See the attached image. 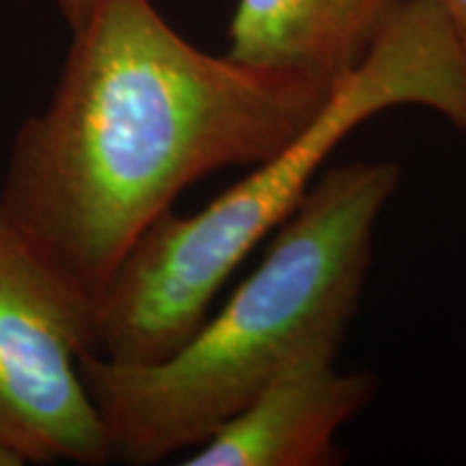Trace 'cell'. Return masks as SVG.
I'll use <instances>...</instances> for the list:
<instances>
[{"label":"cell","instance_id":"obj_1","mask_svg":"<svg viewBox=\"0 0 466 466\" xmlns=\"http://www.w3.org/2000/svg\"><path fill=\"white\" fill-rule=\"evenodd\" d=\"M69 31L50 102L11 145L0 220L91 302L186 188L272 158L337 85L208 55L151 0H89Z\"/></svg>","mask_w":466,"mask_h":466},{"label":"cell","instance_id":"obj_2","mask_svg":"<svg viewBox=\"0 0 466 466\" xmlns=\"http://www.w3.org/2000/svg\"><path fill=\"white\" fill-rule=\"evenodd\" d=\"M400 179L395 162L319 175L258 270L168 359L124 365L85 350L80 374L113 460L156 464L199 447L302 350L341 346L374 258V227Z\"/></svg>","mask_w":466,"mask_h":466},{"label":"cell","instance_id":"obj_3","mask_svg":"<svg viewBox=\"0 0 466 466\" xmlns=\"http://www.w3.org/2000/svg\"><path fill=\"white\" fill-rule=\"evenodd\" d=\"M398 106L434 110L466 137V50L430 0H398L363 61L281 151L201 212L168 209L137 238L93 299V352L124 365L177 352L233 270L296 212L339 143Z\"/></svg>","mask_w":466,"mask_h":466},{"label":"cell","instance_id":"obj_4","mask_svg":"<svg viewBox=\"0 0 466 466\" xmlns=\"http://www.w3.org/2000/svg\"><path fill=\"white\" fill-rule=\"evenodd\" d=\"M91 309L0 220V442L25 464L113 460L80 374Z\"/></svg>","mask_w":466,"mask_h":466},{"label":"cell","instance_id":"obj_5","mask_svg":"<svg viewBox=\"0 0 466 466\" xmlns=\"http://www.w3.org/2000/svg\"><path fill=\"white\" fill-rule=\"evenodd\" d=\"M337 352L339 343H316L289 359L182 464H339L335 436L371 400L378 380L365 371L337 370Z\"/></svg>","mask_w":466,"mask_h":466},{"label":"cell","instance_id":"obj_6","mask_svg":"<svg viewBox=\"0 0 466 466\" xmlns=\"http://www.w3.org/2000/svg\"><path fill=\"white\" fill-rule=\"evenodd\" d=\"M398 0H238L227 56L339 80L363 61Z\"/></svg>","mask_w":466,"mask_h":466},{"label":"cell","instance_id":"obj_7","mask_svg":"<svg viewBox=\"0 0 466 466\" xmlns=\"http://www.w3.org/2000/svg\"><path fill=\"white\" fill-rule=\"evenodd\" d=\"M466 50V0H432Z\"/></svg>","mask_w":466,"mask_h":466},{"label":"cell","instance_id":"obj_8","mask_svg":"<svg viewBox=\"0 0 466 466\" xmlns=\"http://www.w3.org/2000/svg\"><path fill=\"white\" fill-rule=\"evenodd\" d=\"M86 3H89V0H56V7L61 11L63 20L67 22V26L72 25L76 17L83 14Z\"/></svg>","mask_w":466,"mask_h":466}]
</instances>
